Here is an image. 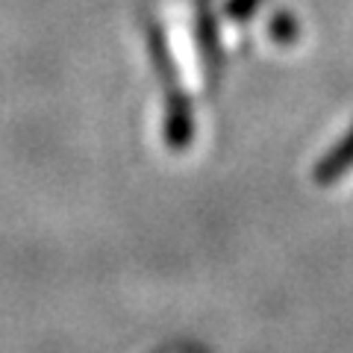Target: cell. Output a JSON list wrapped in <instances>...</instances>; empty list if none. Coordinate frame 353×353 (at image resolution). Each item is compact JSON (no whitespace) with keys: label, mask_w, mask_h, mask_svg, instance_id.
Wrapping results in <instances>:
<instances>
[{"label":"cell","mask_w":353,"mask_h":353,"mask_svg":"<svg viewBox=\"0 0 353 353\" xmlns=\"http://www.w3.org/2000/svg\"><path fill=\"white\" fill-rule=\"evenodd\" d=\"M350 168H353V130L339 141V148H333L321 162H318L315 180L318 183H336L339 176H345Z\"/></svg>","instance_id":"cell-1"}]
</instances>
